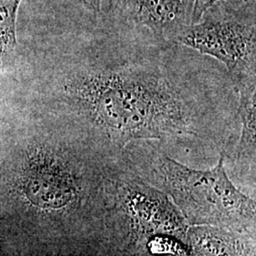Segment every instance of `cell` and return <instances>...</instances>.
Wrapping results in <instances>:
<instances>
[{"mask_svg": "<svg viewBox=\"0 0 256 256\" xmlns=\"http://www.w3.org/2000/svg\"><path fill=\"white\" fill-rule=\"evenodd\" d=\"M256 238L229 230L196 226L188 230L189 256H256Z\"/></svg>", "mask_w": 256, "mask_h": 256, "instance_id": "obj_7", "label": "cell"}, {"mask_svg": "<svg viewBox=\"0 0 256 256\" xmlns=\"http://www.w3.org/2000/svg\"><path fill=\"white\" fill-rule=\"evenodd\" d=\"M238 92V115L241 130L234 158L239 162L256 164V78L234 84Z\"/></svg>", "mask_w": 256, "mask_h": 256, "instance_id": "obj_8", "label": "cell"}, {"mask_svg": "<svg viewBox=\"0 0 256 256\" xmlns=\"http://www.w3.org/2000/svg\"><path fill=\"white\" fill-rule=\"evenodd\" d=\"M84 8L90 10L95 14H98L101 12L102 3V0H78Z\"/></svg>", "mask_w": 256, "mask_h": 256, "instance_id": "obj_12", "label": "cell"}, {"mask_svg": "<svg viewBox=\"0 0 256 256\" xmlns=\"http://www.w3.org/2000/svg\"><path fill=\"white\" fill-rule=\"evenodd\" d=\"M224 0H194V7H192V23L196 24L202 19L203 14L212 8L216 3H220ZM245 2H248L252 0H243Z\"/></svg>", "mask_w": 256, "mask_h": 256, "instance_id": "obj_11", "label": "cell"}, {"mask_svg": "<svg viewBox=\"0 0 256 256\" xmlns=\"http://www.w3.org/2000/svg\"><path fill=\"white\" fill-rule=\"evenodd\" d=\"M112 160L50 138L34 140L12 160L0 203L48 238H75L99 224Z\"/></svg>", "mask_w": 256, "mask_h": 256, "instance_id": "obj_2", "label": "cell"}, {"mask_svg": "<svg viewBox=\"0 0 256 256\" xmlns=\"http://www.w3.org/2000/svg\"><path fill=\"white\" fill-rule=\"evenodd\" d=\"M140 155L120 158L144 180L169 196L190 226L218 227L256 238V202L230 180L224 152L208 170L190 168L152 150Z\"/></svg>", "mask_w": 256, "mask_h": 256, "instance_id": "obj_4", "label": "cell"}, {"mask_svg": "<svg viewBox=\"0 0 256 256\" xmlns=\"http://www.w3.org/2000/svg\"><path fill=\"white\" fill-rule=\"evenodd\" d=\"M88 248L76 238H48L21 256H95L98 252Z\"/></svg>", "mask_w": 256, "mask_h": 256, "instance_id": "obj_10", "label": "cell"}, {"mask_svg": "<svg viewBox=\"0 0 256 256\" xmlns=\"http://www.w3.org/2000/svg\"><path fill=\"white\" fill-rule=\"evenodd\" d=\"M194 0H102L106 18L140 32L149 45L171 48L192 23Z\"/></svg>", "mask_w": 256, "mask_h": 256, "instance_id": "obj_6", "label": "cell"}, {"mask_svg": "<svg viewBox=\"0 0 256 256\" xmlns=\"http://www.w3.org/2000/svg\"><path fill=\"white\" fill-rule=\"evenodd\" d=\"M140 42L106 44V52L70 70L58 101L88 128L97 148L119 158L131 142L214 134V112L202 88Z\"/></svg>", "mask_w": 256, "mask_h": 256, "instance_id": "obj_1", "label": "cell"}, {"mask_svg": "<svg viewBox=\"0 0 256 256\" xmlns=\"http://www.w3.org/2000/svg\"><path fill=\"white\" fill-rule=\"evenodd\" d=\"M22 0H0V70L16 48V21Z\"/></svg>", "mask_w": 256, "mask_h": 256, "instance_id": "obj_9", "label": "cell"}, {"mask_svg": "<svg viewBox=\"0 0 256 256\" xmlns=\"http://www.w3.org/2000/svg\"><path fill=\"white\" fill-rule=\"evenodd\" d=\"M176 45L225 64L234 84L256 78V0L239 10L230 8L227 0L216 3L183 30Z\"/></svg>", "mask_w": 256, "mask_h": 256, "instance_id": "obj_5", "label": "cell"}, {"mask_svg": "<svg viewBox=\"0 0 256 256\" xmlns=\"http://www.w3.org/2000/svg\"><path fill=\"white\" fill-rule=\"evenodd\" d=\"M101 256H189V224L170 198L112 160L102 186Z\"/></svg>", "mask_w": 256, "mask_h": 256, "instance_id": "obj_3", "label": "cell"}]
</instances>
